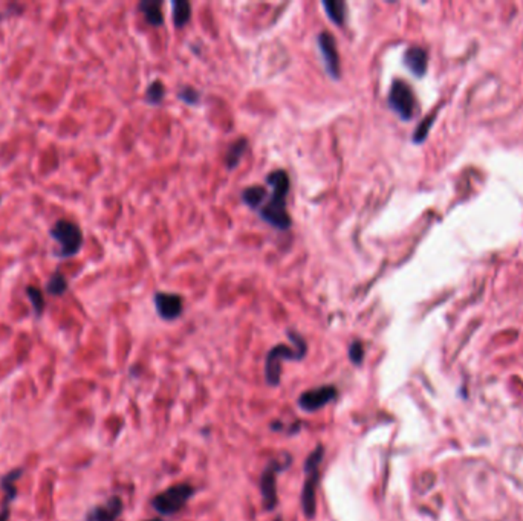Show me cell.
I'll return each mask as SVG.
<instances>
[{
    "label": "cell",
    "instance_id": "obj_1",
    "mask_svg": "<svg viewBox=\"0 0 523 521\" xmlns=\"http://www.w3.org/2000/svg\"><path fill=\"white\" fill-rule=\"evenodd\" d=\"M267 182L272 187V194L260 210V216L270 225L285 231L291 226V217L286 211L289 176L285 170H277L267 177Z\"/></svg>",
    "mask_w": 523,
    "mask_h": 521
},
{
    "label": "cell",
    "instance_id": "obj_2",
    "mask_svg": "<svg viewBox=\"0 0 523 521\" xmlns=\"http://www.w3.org/2000/svg\"><path fill=\"white\" fill-rule=\"evenodd\" d=\"M288 337L294 343V347H289L286 344H279L270 350L267 361H265V379H267L270 386H274V387H277L280 384L282 363L286 360L300 361V360H303L307 353L306 341L302 338V335L289 330Z\"/></svg>",
    "mask_w": 523,
    "mask_h": 521
},
{
    "label": "cell",
    "instance_id": "obj_3",
    "mask_svg": "<svg viewBox=\"0 0 523 521\" xmlns=\"http://www.w3.org/2000/svg\"><path fill=\"white\" fill-rule=\"evenodd\" d=\"M323 456H324V447L317 445L311 454L307 456L306 462H305L306 480L302 489V499H300V503H302L303 514L306 515L307 520H312L317 512V486H319V480H320L319 468L323 462Z\"/></svg>",
    "mask_w": 523,
    "mask_h": 521
},
{
    "label": "cell",
    "instance_id": "obj_4",
    "mask_svg": "<svg viewBox=\"0 0 523 521\" xmlns=\"http://www.w3.org/2000/svg\"><path fill=\"white\" fill-rule=\"evenodd\" d=\"M49 236L60 246L57 252L58 259H71L81 251L83 246V231L81 228L72 220L60 219L49 229Z\"/></svg>",
    "mask_w": 523,
    "mask_h": 521
},
{
    "label": "cell",
    "instance_id": "obj_5",
    "mask_svg": "<svg viewBox=\"0 0 523 521\" xmlns=\"http://www.w3.org/2000/svg\"><path fill=\"white\" fill-rule=\"evenodd\" d=\"M193 494L194 488L188 483L170 486L168 489L159 492L157 497L152 500V506L158 514L164 517L175 515L187 505L188 500L193 497Z\"/></svg>",
    "mask_w": 523,
    "mask_h": 521
},
{
    "label": "cell",
    "instance_id": "obj_6",
    "mask_svg": "<svg viewBox=\"0 0 523 521\" xmlns=\"http://www.w3.org/2000/svg\"><path fill=\"white\" fill-rule=\"evenodd\" d=\"M291 465V456H285V459H274L270 465L265 468L260 477V492H262V505L265 510H274L279 503L277 497V475L285 471Z\"/></svg>",
    "mask_w": 523,
    "mask_h": 521
},
{
    "label": "cell",
    "instance_id": "obj_7",
    "mask_svg": "<svg viewBox=\"0 0 523 521\" xmlns=\"http://www.w3.org/2000/svg\"><path fill=\"white\" fill-rule=\"evenodd\" d=\"M389 104L402 119H406V121L413 116L415 95L407 83L401 80L393 81L389 93Z\"/></svg>",
    "mask_w": 523,
    "mask_h": 521
},
{
    "label": "cell",
    "instance_id": "obj_8",
    "mask_svg": "<svg viewBox=\"0 0 523 521\" xmlns=\"http://www.w3.org/2000/svg\"><path fill=\"white\" fill-rule=\"evenodd\" d=\"M337 399V388L333 386H320L302 393L298 398V407L307 413L319 412L323 407Z\"/></svg>",
    "mask_w": 523,
    "mask_h": 521
},
{
    "label": "cell",
    "instance_id": "obj_9",
    "mask_svg": "<svg viewBox=\"0 0 523 521\" xmlns=\"http://www.w3.org/2000/svg\"><path fill=\"white\" fill-rule=\"evenodd\" d=\"M319 48L320 53L324 60V67L329 72L332 79L338 80L340 79V57L336 40H333L332 34L329 32H322L319 36Z\"/></svg>",
    "mask_w": 523,
    "mask_h": 521
},
{
    "label": "cell",
    "instance_id": "obj_10",
    "mask_svg": "<svg viewBox=\"0 0 523 521\" xmlns=\"http://www.w3.org/2000/svg\"><path fill=\"white\" fill-rule=\"evenodd\" d=\"M124 510V503L121 497L114 495L101 505L93 506L88 510L84 521H117Z\"/></svg>",
    "mask_w": 523,
    "mask_h": 521
},
{
    "label": "cell",
    "instance_id": "obj_11",
    "mask_svg": "<svg viewBox=\"0 0 523 521\" xmlns=\"http://www.w3.org/2000/svg\"><path fill=\"white\" fill-rule=\"evenodd\" d=\"M155 306L162 320H176L183 313V298L176 294L158 292L155 295Z\"/></svg>",
    "mask_w": 523,
    "mask_h": 521
},
{
    "label": "cell",
    "instance_id": "obj_12",
    "mask_svg": "<svg viewBox=\"0 0 523 521\" xmlns=\"http://www.w3.org/2000/svg\"><path fill=\"white\" fill-rule=\"evenodd\" d=\"M404 62L411 72L418 76H423L427 69V53L423 48H410L404 55Z\"/></svg>",
    "mask_w": 523,
    "mask_h": 521
},
{
    "label": "cell",
    "instance_id": "obj_13",
    "mask_svg": "<svg viewBox=\"0 0 523 521\" xmlns=\"http://www.w3.org/2000/svg\"><path fill=\"white\" fill-rule=\"evenodd\" d=\"M25 474L23 468H14L0 477V488H2L6 497H11L15 500L17 497V480Z\"/></svg>",
    "mask_w": 523,
    "mask_h": 521
},
{
    "label": "cell",
    "instance_id": "obj_14",
    "mask_svg": "<svg viewBox=\"0 0 523 521\" xmlns=\"http://www.w3.org/2000/svg\"><path fill=\"white\" fill-rule=\"evenodd\" d=\"M140 11L143 13L144 19L147 20L152 27H159L162 23V13H161V4L153 2V0H144L140 4Z\"/></svg>",
    "mask_w": 523,
    "mask_h": 521
},
{
    "label": "cell",
    "instance_id": "obj_15",
    "mask_svg": "<svg viewBox=\"0 0 523 521\" xmlns=\"http://www.w3.org/2000/svg\"><path fill=\"white\" fill-rule=\"evenodd\" d=\"M323 6L328 14L329 19L341 27L345 23V15H346V4L340 2V0H324Z\"/></svg>",
    "mask_w": 523,
    "mask_h": 521
},
{
    "label": "cell",
    "instance_id": "obj_16",
    "mask_svg": "<svg viewBox=\"0 0 523 521\" xmlns=\"http://www.w3.org/2000/svg\"><path fill=\"white\" fill-rule=\"evenodd\" d=\"M67 287H69V285H67L66 277L60 271H55L54 274L51 276L49 280H48L46 292L51 297H62V295H65Z\"/></svg>",
    "mask_w": 523,
    "mask_h": 521
},
{
    "label": "cell",
    "instance_id": "obj_17",
    "mask_svg": "<svg viewBox=\"0 0 523 521\" xmlns=\"http://www.w3.org/2000/svg\"><path fill=\"white\" fill-rule=\"evenodd\" d=\"M173 22L176 28H183L184 25L190 20L192 15V5L185 2V0H175L173 4Z\"/></svg>",
    "mask_w": 523,
    "mask_h": 521
},
{
    "label": "cell",
    "instance_id": "obj_18",
    "mask_svg": "<svg viewBox=\"0 0 523 521\" xmlns=\"http://www.w3.org/2000/svg\"><path fill=\"white\" fill-rule=\"evenodd\" d=\"M25 292H27V297L28 300L32 306V311H34V315H36L37 318H40L43 312H45V307H46V303H45V295H43L41 290L36 286H27V289H25Z\"/></svg>",
    "mask_w": 523,
    "mask_h": 521
},
{
    "label": "cell",
    "instance_id": "obj_19",
    "mask_svg": "<svg viewBox=\"0 0 523 521\" xmlns=\"http://www.w3.org/2000/svg\"><path fill=\"white\" fill-rule=\"evenodd\" d=\"M267 198V190L263 187H250V189L244 190L242 193V201L248 205L250 208H259L262 202Z\"/></svg>",
    "mask_w": 523,
    "mask_h": 521
},
{
    "label": "cell",
    "instance_id": "obj_20",
    "mask_svg": "<svg viewBox=\"0 0 523 521\" xmlns=\"http://www.w3.org/2000/svg\"><path fill=\"white\" fill-rule=\"evenodd\" d=\"M245 150H246V141L245 140H239L233 145H231V147L227 151V156H225V162H227L228 168H234L239 164V161H241Z\"/></svg>",
    "mask_w": 523,
    "mask_h": 521
},
{
    "label": "cell",
    "instance_id": "obj_21",
    "mask_svg": "<svg viewBox=\"0 0 523 521\" xmlns=\"http://www.w3.org/2000/svg\"><path fill=\"white\" fill-rule=\"evenodd\" d=\"M164 98V86L159 81L152 83L147 92H145V100H147L150 104H159V102Z\"/></svg>",
    "mask_w": 523,
    "mask_h": 521
},
{
    "label": "cell",
    "instance_id": "obj_22",
    "mask_svg": "<svg viewBox=\"0 0 523 521\" xmlns=\"http://www.w3.org/2000/svg\"><path fill=\"white\" fill-rule=\"evenodd\" d=\"M349 360L354 365H362L364 360V346L362 341H354L349 346Z\"/></svg>",
    "mask_w": 523,
    "mask_h": 521
},
{
    "label": "cell",
    "instance_id": "obj_23",
    "mask_svg": "<svg viewBox=\"0 0 523 521\" xmlns=\"http://www.w3.org/2000/svg\"><path fill=\"white\" fill-rule=\"evenodd\" d=\"M179 98H181L184 102H188V104H196L199 101V93L196 92L193 88H184L181 92H179Z\"/></svg>",
    "mask_w": 523,
    "mask_h": 521
},
{
    "label": "cell",
    "instance_id": "obj_24",
    "mask_svg": "<svg viewBox=\"0 0 523 521\" xmlns=\"http://www.w3.org/2000/svg\"><path fill=\"white\" fill-rule=\"evenodd\" d=\"M14 499L11 497H4V505L0 508V521H10L11 517V505H13Z\"/></svg>",
    "mask_w": 523,
    "mask_h": 521
},
{
    "label": "cell",
    "instance_id": "obj_25",
    "mask_svg": "<svg viewBox=\"0 0 523 521\" xmlns=\"http://www.w3.org/2000/svg\"><path fill=\"white\" fill-rule=\"evenodd\" d=\"M432 119H433V118L424 119V121H423V124L418 127V130L415 132V138H413V140H415L416 142H421V141H424L425 135H427L428 129H430V126H432Z\"/></svg>",
    "mask_w": 523,
    "mask_h": 521
},
{
    "label": "cell",
    "instance_id": "obj_26",
    "mask_svg": "<svg viewBox=\"0 0 523 521\" xmlns=\"http://www.w3.org/2000/svg\"><path fill=\"white\" fill-rule=\"evenodd\" d=\"M145 521H162L161 518H152V520H145Z\"/></svg>",
    "mask_w": 523,
    "mask_h": 521
},
{
    "label": "cell",
    "instance_id": "obj_27",
    "mask_svg": "<svg viewBox=\"0 0 523 521\" xmlns=\"http://www.w3.org/2000/svg\"><path fill=\"white\" fill-rule=\"evenodd\" d=\"M276 521H282V518H277V520H276Z\"/></svg>",
    "mask_w": 523,
    "mask_h": 521
},
{
    "label": "cell",
    "instance_id": "obj_28",
    "mask_svg": "<svg viewBox=\"0 0 523 521\" xmlns=\"http://www.w3.org/2000/svg\"><path fill=\"white\" fill-rule=\"evenodd\" d=\"M0 202H2V198H0Z\"/></svg>",
    "mask_w": 523,
    "mask_h": 521
}]
</instances>
